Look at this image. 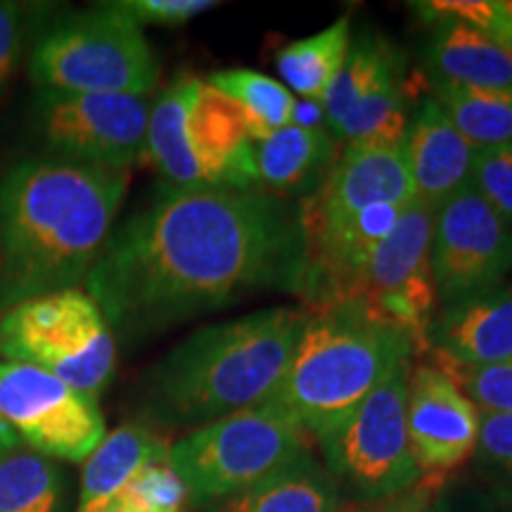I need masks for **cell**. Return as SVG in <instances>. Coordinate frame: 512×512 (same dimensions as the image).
I'll return each mask as SVG.
<instances>
[{
    "label": "cell",
    "mask_w": 512,
    "mask_h": 512,
    "mask_svg": "<svg viewBox=\"0 0 512 512\" xmlns=\"http://www.w3.org/2000/svg\"><path fill=\"white\" fill-rule=\"evenodd\" d=\"M403 150L415 197L434 211L472 185L477 150L460 136L434 98L422 100L415 110Z\"/></svg>",
    "instance_id": "cell-17"
},
{
    "label": "cell",
    "mask_w": 512,
    "mask_h": 512,
    "mask_svg": "<svg viewBox=\"0 0 512 512\" xmlns=\"http://www.w3.org/2000/svg\"><path fill=\"white\" fill-rule=\"evenodd\" d=\"M349 46L351 19L344 15L316 36L287 43L275 57V64L285 86H290V93H297L299 98L323 100L337 74L342 72Z\"/></svg>",
    "instance_id": "cell-23"
},
{
    "label": "cell",
    "mask_w": 512,
    "mask_h": 512,
    "mask_svg": "<svg viewBox=\"0 0 512 512\" xmlns=\"http://www.w3.org/2000/svg\"><path fill=\"white\" fill-rule=\"evenodd\" d=\"M114 498L138 512H183L185 503H190L188 486L169 465V458L145 465Z\"/></svg>",
    "instance_id": "cell-28"
},
{
    "label": "cell",
    "mask_w": 512,
    "mask_h": 512,
    "mask_svg": "<svg viewBox=\"0 0 512 512\" xmlns=\"http://www.w3.org/2000/svg\"><path fill=\"white\" fill-rule=\"evenodd\" d=\"M406 427L420 475L441 477L475 453L479 411L444 370L415 366L408 380Z\"/></svg>",
    "instance_id": "cell-15"
},
{
    "label": "cell",
    "mask_w": 512,
    "mask_h": 512,
    "mask_svg": "<svg viewBox=\"0 0 512 512\" xmlns=\"http://www.w3.org/2000/svg\"><path fill=\"white\" fill-rule=\"evenodd\" d=\"M337 155V138L330 128L290 124L254 143V183L271 195L302 202L328 178Z\"/></svg>",
    "instance_id": "cell-18"
},
{
    "label": "cell",
    "mask_w": 512,
    "mask_h": 512,
    "mask_svg": "<svg viewBox=\"0 0 512 512\" xmlns=\"http://www.w3.org/2000/svg\"><path fill=\"white\" fill-rule=\"evenodd\" d=\"M399 72H403V60L394 46L370 31H363L349 46L342 72L320 100L328 117V128L337 126L366 95Z\"/></svg>",
    "instance_id": "cell-25"
},
{
    "label": "cell",
    "mask_w": 512,
    "mask_h": 512,
    "mask_svg": "<svg viewBox=\"0 0 512 512\" xmlns=\"http://www.w3.org/2000/svg\"><path fill=\"white\" fill-rule=\"evenodd\" d=\"M344 512H432L430 498L422 489H408L399 496L384 498V501L366 503L361 508H351Z\"/></svg>",
    "instance_id": "cell-35"
},
{
    "label": "cell",
    "mask_w": 512,
    "mask_h": 512,
    "mask_svg": "<svg viewBox=\"0 0 512 512\" xmlns=\"http://www.w3.org/2000/svg\"><path fill=\"white\" fill-rule=\"evenodd\" d=\"M169 448L171 444L162 434L140 425V422H126L114 432L105 434V439L83 465L79 510L76 512H98L145 465L169 458Z\"/></svg>",
    "instance_id": "cell-20"
},
{
    "label": "cell",
    "mask_w": 512,
    "mask_h": 512,
    "mask_svg": "<svg viewBox=\"0 0 512 512\" xmlns=\"http://www.w3.org/2000/svg\"><path fill=\"white\" fill-rule=\"evenodd\" d=\"M434 214L430 204L415 197L392 233L358 268L342 302L363 304L399 325L413 337L415 351L427 349V330L439 309L430 264Z\"/></svg>",
    "instance_id": "cell-11"
},
{
    "label": "cell",
    "mask_w": 512,
    "mask_h": 512,
    "mask_svg": "<svg viewBox=\"0 0 512 512\" xmlns=\"http://www.w3.org/2000/svg\"><path fill=\"white\" fill-rule=\"evenodd\" d=\"M17 446H22V441H19L17 434L12 432L3 420H0V456H5V453H10L12 448Z\"/></svg>",
    "instance_id": "cell-37"
},
{
    "label": "cell",
    "mask_w": 512,
    "mask_h": 512,
    "mask_svg": "<svg viewBox=\"0 0 512 512\" xmlns=\"http://www.w3.org/2000/svg\"><path fill=\"white\" fill-rule=\"evenodd\" d=\"M427 349L444 373L494 366L512 356V287L470 294L439 306L427 330Z\"/></svg>",
    "instance_id": "cell-16"
},
{
    "label": "cell",
    "mask_w": 512,
    "mask_h": 512,
    "mask_svg": "<svg viewBox=\"0 0 512 512\" xmlns=\"http://www.w3.org/2000/svg\"><path fill=\"white\" fill-rule=\"evenodd\" d=\"M430 264L439 306L498 287L512 268V228L470 185L434 214Z\"/></svg>",
    "instance_id": "cell-13"
},
{
    "label": "cell",
    "mask_w": 512,
    "mask_h": 512,
    "mask_svg": "<svg viewBox=\"0 0 512 512\" xmlns=\"http://www.w3.org/2000/svg\"><path fill=\"white\" fill-rule=\"evenodd\" d=\"M413 354V337L363 304L311 311L285 380L271 401L318 439L396 368L411 363Z\"/></svg>",
    "instance_id": "cell-4"
},
{
    "label": "cell",
    "mask_w": 512,
    "mask_h": 512,
    "mask_svg": "<svg viewBox=\"0 0 512 512\" xmlns=\"http://www.w3.org/2000/svg\"><path fill=\"white\" fill-rule=\"evenodd\" d=\"M302 278L299 202L162 183L114 228L83 290L114 337L138 342L256 292L299 294Z\"/></svg>",
    "instance_id": "cell-1"
},
{
    "label": "cell",
    "mask_w": 512,
    "mask_h": 512,
    "mask_svg": "<svg viewBox=\"0 0 512 512\" xmlns=\"http://www.w3.org/2000/svg\"><path fill=\"white\" fill-rule=\"evenodd\" d=\"M505 8H508V17H510V43H508V53L512 55V0H510V3H505Z\"/></svg>",
    "instance_id": "cell-39"
},
{
    "label": "cell",
    "mask_w": 512,
    "mask_h": 512,
    "mask_svg": "<svg viewBox=\"0 0 512 512\" xmlns=\"http://www.w3.org/2000/svg\"><path fill=\"white\" fill-rule=\"evenodd\" d=\"M216 512H344L339 484L309 453L242 494L216 503Z\"/></svg>",
    "instance_id": "cell-21"
},
{
    "label": "cell",
    "mask_w": 512,
    "mask_h": 512,
    "mask_svg": "<svg viewBox=\"0 0 512 512\" xmlns=\"http://www.w3.org/2000/svg\"><path fill=\"white\" fill-rule=\"evenodd\" d=\"M145 157L176 188L259 190L245 117L195 74L176 76L150 105Z\"/></svg>",
    "instance_id": "cell-5"
},
{
    "label": "cell",
    "mask_w": 512,
    "mask_h": 512,
    "mask_svg": "<svg viewBox=\"0 0 512 512\" xmlns=\"http://www.w3.org/2000/svg\"><path fill=\"white\" fill-rule=\"evenodd\" d=\"M53 5L0 0V93L15 76L19 60L31 48L38 29L50 17Z\"/></svg>",
    "instance_id": "cell-29"
},
{
    "label": "cell",
    "mask_w": 512,
    "mask_h": 512,
    "mask_svg": "<svg viewBox=\"0 0 512 512\" xmlns=\"http://www.w3.org/2000/svg\"><path fill=\"white\" fill-rule=\"evenodd\" d=\"M413 8L432 24L444 22V19L470 24L508 50L510 17L505 3H498V0H432V3H413Z\"/></svg>",
    "instance_id": "cell-30"
},
{
    "label": "cell",
    "mask_w": 512,
    "mask_h": 512,
    "mask_svg": "<svg viewBox=\"0 0 512 512\" xmlns=\"http://www.w3.org/2000/svg\"><path fill=\"white\" fill-rule=\"evenodd\" d=\"M472 188L512 228V143L477 150L472 164Z\"/></svg>",
    "instance_id": "cell-32"
},
{
    "label": "cell",
    "mask_w": 512,
    "mask_h": 512,
    "mask_svg": "<svg viewBox=\"0 0 512 512\" xmlns=\"http://www.w3.org/2000/svg\"><path fill=\"white\" fill-rule=\"evenodd\" d=\"M475 451L512 472V413H479Z\"/></svg>",
    "instance_id": "cell-34"
},
{
    "label": "cell",
    "mask_w": 512,
    "mask_h": 512,
    "mask_svg": "<svg viewBox=\"0 0 512 512\" xmlns=\"http://www.w3.org/2000/svg\"><path fill=\"white\" fill-rule=\"evenodd\" d=\"M207 81L238 105L252 143L266 140L280 128L290 126L294 95L271 76L254 69H223L211 74Z\"/></svg>",
    "instance_id": "cell-27"
},
{
    "label": "cell",
    "mask_w": 512,
    "mask_h": 512,
    "mask_svg": "<svg viewBox=\"0 0 512 512\" xmlns=\"http://www.w3.org/2000/svg\"><path fill=\"white\" fill-rule=\"evenodd\" d=\"M434 100L475 150L512 143V91L432 81Z\"/></svg>",
    "instance_id": "cell-24"
},
{
    "label": "cell",
    "mask_w": 512,
    "mask_h": 512,
    "mask_svg": "<svg viewBox=\"0 0 512 512\" xmlns=\"http://www.w3.org/2000/svg\"><path fill=\"white\" fill-rule=\"evenodd\" d=\"M150 102L140 95L38 91L29 126L41 155L112 171L145 159Z\"/></svg>",
    "instance_id": "cell-10"
},
{
    "label": "cell",
    "mask_w": 512,
    "mask_h": 512,
    "mask_svg": "<svg viewBox=\"0 0 512 512\" xmlns=\"http://www.w3.org/2000/svg\"><path fill=\"white\" fill-rule=\"evenodd\" d=\"M98 512H138V510L128 508V505H124V503H119V501H117V498H112V501H110V503H105V505H102V508H100Z\"/></svg>",
    "instance_id": "cell-38"
},
{
    "label": "cell",
    "mask_w": 512,
    "mask_h": 512,
    "mask_svg": "<svg viewBox=\"0 0 512 512\" xmlns=\"http://www.w3.org/2000/svg\"><path fill=\"white\" fill-rule=\"evenodd\" d=\"M29 76L38 91L147 98L159 62L140 24L119 3L46 19L31 43Z\"/></svg>",
    "instance_id": "cell-6"
},
{
    "label": "cell",
    "mask_w": 512,
    "mask_h": 512,
    "mask_svg": "<svg viewBox=\"0 0 512 512\" xmlns=\"http://www.w3.org/2000/svg\"><path fill=\"white\" fill-rule=\"evenodd\" d=\"M140 27L162 24V27H181L204 12L219 8L214 0H117Z\"/></svg>",
    "instance_id": "cell-33"
},
{
    "label": "cell",
    "mask_w": 512,
    "mask_h": 512,
    "mask_svg": "<svg viewBox=\"0 0 512 512\" xmlns=\"http://www.w3.org/2000/svg\"><path fill=\"white\" fill-rule=\"evenodd\" d=\"M292 126L299 128H325L328 124V117H325V107L320 100H294V110H292Z\"/></svg>",
    "instance_id": "cell-36"
},
{
    "label": "cell",
    "mask_w": 512,
    "mask_h": 512,
    "mask_svg": "<svg viewBox=\"0 0 512 512\" xmlns=\"http://www.w3.org/2000/svg\"><path fill=\"white\" fill-rule=\"evenodd\" d=\"M306 306H275L192 332L150 368L145 406L166 425L202 427L278 394Z\"/></svg>",
    "instance_id": "cell-3"
},
{
    "label": "cell",
    "mask_w": 512,
    "mask_h": 512,
    "mask_svg": "<svg viewBox=\"0 0 512 512\" xmlns=\"http://www.w3.org/2000/svg\"><path fill=\"white\" fill-rule=\"evenodd\" d=\"M0 420L31 451L69 463L86 460L107 434L95 396L15 361H0Z\"/></svg>",
    "instance_id": "cell-12"
},
{
    "label": "cell",
    "mask_w": 512,
    "mask_h": 512,
    "mask_svg": "<svg viewBox=\"0 0 512 512\" xmlns=\"http://www.w3.org/2000/svg\"><path fill=\"white\" fill-rule=\"evenodd\" d=\"M131 171L36 155L0 176V313L86 283L114 233Z\"/></svg>",
    "instance_id": "cell-2"
},
{
    "label": "cell",
    "mask_w": 512,
    "mask_h": 512,
    "mask_svg": "<svg viewBox=\"0 0 512 512\" xmlns=\"http://www.w3.org/2000/svg\"><path fill=\"white\" fill-rule=\"evenodd\" d=\"M64 475L53 458L17 446L0 456V512H62Z\"/></svg>",
    "instance_id": "cell-26"
},
{
    "label": "cell",
    "mask_w": 512,
    "mask_h": 512,
    "mask_svg": "<svg viewBox=\"0 0 512 512\" xmlns=\"http://www.w3.org/2000/svg\"><path fill=\"white\" fill-rule=\"evenodd\" d=\"M463 394L479 413H512V356L494 366L451 370Z\"/></svg>",
    "instance_id": "cell-31"
},
{
    "label": "cell",
    "mask_w": 512,
    "mask_h": 512,
    "mask_svg": "<svg viewBox=\"0 0 512 512\" xmlns=\"http://www.w3.org/2000/svg\"><path fill=\"white\" fill-rule=\"evenodd\" d=\"M415 188L403 145L351 143L337 155L328 178L299 202L304 238L344 223L373 204H408Z\"/></svg>",
    "instance_id": "cell-14"
},
{
    "label": "cell",
    "mask_w": 512,
    "mask_h": 512,
    "mask_svg": "<svg viewBox=\"0 0 512 512\" xmlns=\"http://www.w3.org/2000/svg\"><path fill=\"white\" fill-rule=\"evenodd\" d=\"M0 358L98 396L117 370V337L83 287L27 299L0 313Z\"/></svg>",
    "instance_id": "cell-8"
},
{
    "label": "cell",
    "mask_w": 512,
    "mask_h": 512,
    "mask_svg": "<svg viewBox=\"0 0 512 512\" xmlns=\"http://www.w3.org/2000/svg\"><path fill=\"white\" fill-rule=\"evenodd\" d=\"M434 81L465 88L512 91V55L470 24L444 19L434 24L427 46Z\"/></svg>",
    "instance_id": "cell-19"
},
{
    "label": "cell",
    "mask_w": 512,
    "mask_h": 512,
    "mask_svg": "<svg viewBox=\"0 0 512 512\" xmlns=\"http://www.w3.org/2000/svg\"><path fill=\"white\" fill-rule=\"evenodd\" d=\"M411 363H403L316 441L325 470L366 503L413 489L422 475L408 444L406 403Z\"/></svg>",
    "instance_id": "cell-9"
},
{
    "label": "cell",
    "mask_w": 512,
    "mask_h": 512,
    "mask_svg": "<svg viewBox=\"0 0 512 512\" xmlns=\"http://www.w3.org/2000/svg\"><path fill=\"white\" fill-rule=\"evenodd\" d=\"M309 453V432L280 403L238 411L195 427L169 448V465L192 505H211L261 484Z\"/></svg>",
    "instance_id": "cell-7"
},
{
    "label": "cell",
    "mask_w": 512,
    "mask_h": 512,
    "mask_svg": "<svg viewBox=\"0 0 512 512\" xmlns=\"http://www.w3.org/2000/svg\"><path fill=\"white\" fill-rule=\"evenodd\" d=\"M420 102L413 79L403 69L358 102L330 133L344 145H403Z\"/></svg>",
    "instance_id": "cell-22"
}]
</instances>
